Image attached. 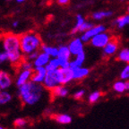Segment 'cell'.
<instances>
[{
	"instance_id": "cell-2",
	"label": "cell",
	"mask_w": 129,
	"mask_h": 129,
	"mask_svg": "<svg viewBox=\"0 0 129 129\" xmlns=\"http://www.w3.org/2000/svg\"><path fill=\"white\" fill-rule=\"evenodd\" d=\"M4 49L8 56V61L13 64H21L22 51L21 48L20 37L14 34H8L4 38Z\"/></svg>"
},
{
	"instance_id": "cell-19",
	"label": "cell",
	"mask_w": 129,
	"mask_h": 129,
	"mask_svg": "<svg viewBox=\"0 0 129 129\" xmlns=\"http://www.w3.org/2000/svg\"><path fill=\"white\" fill-rule=\"evenodd\" d=\"M11 100H12V95L8 91H6V90H2V91L0 93V106L6 105Z\"/></svg>"
},
{
	"instance_id": "cell-13",
	"label": "cell",
	"mask_w": 129,
	"mask_h": 129,
	"mask_svg": "<svg viewBox=\"0 0 129 129\" xmlns=\"http://www.w3.org/2000/svg\"><path fill=\"white\" fill-rule=\"evenodd\" d=\"M117 45H118V43H117V39L115 37H112L109 41V43L104 47V54L107 56L114 54L117 49Z\"/></svg>"
},
{
	"instance_id": "cell-41",
	"label": "cell",
	"mask_w": 129,
	"mask_h": 129,
	"mask_svg": "<svg viewBox=\"0 0 129 129\" xmlns=\"http://www.w3.org/2000/svg\"><path fill=\"white\" fill-rule=\"evenodd\" d=\"M7 1H10V0H7Z\"/></svg>"
},
{
	"instance_id": "cell-4",
	"label": "cell",
	"mask_w": 129,
	"mask_h": 129,
	"mask_svg": "<svg viewBox=\"0 0 129 129\" xmlns=\"http://www.w3.org/2000/svg\"><path fill=\"white\" fill-rule=\"evenodd\" d=\"M57 69L52 70V71H48V72H47L46 77H45L44 82H43V86H44L45 88L52 90L54 87L60 84V83H59Z\"/></svg>"
},
{
	"instance_id": "cell-7",
	"label": "cell",
	"mask_w": 129,
	"mask_h": 129,
	"mask_svg": "<svg viewBox=\"0 0 129 129\" xmlns=\"http://www.w3.org/2000/svg\"><path fill=\"white\" fill-rule=\"evenodd\" d=\"M47 70L46 67H36L33 68V72H32V75L30 81L34 82L37 83H43L44 79L47 75Z\"/></svg>"
},
{
	"instance_id": "cell-42",
	"label": "cell",
	"mask_w": 129,
	"mask_h": 129,
	"mask_svg": "<svg viewBox=\"0 0 129 129\" xmlns=\"http://www.w3.org/2000/svg\"><path fill=\"white\" fill-rule=\"evenodd\" d=\"M0 72H1V71H0Z\"/></svg>"
},
{
	"instance_id": "cell-29",
	"label": "cell",
	"mask_w": 129,
	"mask_h": 129,
	"mask_svg": "<svg viewBox=\"0 0 129 129\" xmlns=\"http://www.w3.org/2000/svg\"><path fill=\"white\" fill-rule=\"evenodd\" d=\"M27 124L26 119L24 118H16L14 122V125H15L16 127H22Z\"/></svg>"
},
{
	"instance_id": "cell-38",
	"label": "cell",
	"mask_w": 129,
	"mask_h": 129,
	"mask_svg": "<svg viewBox=\"0 0 129 129\" xmlns=\"http://www.w3.org/2000/svg\"><path fill=\"white\" fill-rule=\"evenodd\" d=\"M1 91H2V89H1V87H0V93H1Z\"/></svg>"
},
{
	"instance_id": "cell-26",
	"label": "cell",
	"mask_w": 129,
	"mask_h": 129,
	"mask_svg": "<svg viewBox=\"0 0 129 129\" xmlns=\"http://www.w3.org/2000/svg\"><path fill=\"white\" fill-rule=\"evenodd\" d=\"M101 93L100 91H93L92 93H91V95L89 96V101L91 103H94L96 102L98 100L100 99Z\"/></svg>"
},
{
	"instance_id": "cell-5",
	"label": "cell",
	"mask_w": 129,
	"mask_h": 129,
	"mask_svg": "<svg viewBox=\"0 0 129 129\" xmlns=\"http://www.w3.org/2000/svg\"><path fill=\"white\" fill-rule=\"evenodd\" d=\"M57 74H58L59 83L64 85L74 80V70L70 67L68 68H62L59 67L57 69Z\"/></svg>"
},
{
	"instance_id": "cell-34",
	"label": "cell",
	"mask_w": 129,
	"mask_h": 129,
	"mask_svg": "<svg viewBox=\"0 0 129 129\" xmlns=\"http://www.w3.org/2000/svg\"><path fill=\"white\" fill-rule=\"evenodd\" d=\"M57 3L61 6H66V5H68L69 4V1L70 0H56Z\"/></svg>"
},
{
	"instance_id": "cell-15",
	"label": "cell",
	"mask_w": 129,
	"mask_h": 129,
	"mask_svg": "<svg viewBox=\"0 0 129 129\" xmlns=\"http://www.w3.org/2000/svg\"><path fill=\"white\" fill-rule=\"evenodd\" d=\"M52 91V94L56 97H66L68 94V90L67 88L64 86L62 84H59L57 86L54 87V88L51 90Z\"/></svg>"
},
{
	"instance_id": "cell-3",
	"label": "cell",
	"mask_w": 129,
	"mask_h": 129,
	"mask_svg": "<svg viewBox=\"0 0 129 129\" xmlns=\"http://www.w3.org/2000/svg\"><path fill=\"white\" fill-rule=\"evenodd\" d=\"M21 48L23 54L29 55L30 53L38 51L41 46V40L37 34L33 32H29L20 37Z\"/></svg>"
},
{
	"instance_id": "cell-11",
	"label": "cell",
	"mask_w": 129,
	"mask_h": 129,
	"mask_svg": "<svg viewBox=\"0 0 129 129\" xmlns=\"http://www.w3.org/2000/svg\"><path fill=\"white\" fill-rule=\"evenodd\" d=\"M49 61H50V56L42 51L41 53H39L37 58L33 61V66H34V67H46Z\"/></svg>"
},
{
	"instance_id": "cell-6",
	"label": "cell",
	"mask_w": 129,
	"mask_h": 129,
	"mask_svg": "<svg viewBox=\"0 0 129 129\" xmlns=\"http://www.w3.org/2000/svg\"><path fill=\"white\" fill-rule=\"evenodd\" d=\"M110 39V36L108 33L101 32V33L97 34L96 36H94L91 39V44L94 47H97V48H104L109 43Z\"/></svg>"
},
{
	"instance_id": "cell-31",
	"label": "cell",
	"mask_w": 129,
	"mask_h": 129,
	"mask_svg": "<svg viewBox=\"0 0 129 129\" xmlns=\"http://www.w3.org/2000/svg\"><path fill=\"white\" fill-rule=\"evenodd\" d=\"M8 60V56L7 54H6V51H4V52H0V64H3L4 62H6V61Z\"/></svg>"
},
{
	"instance_id": "cell-27",
	"label": "cell",
	"mask_w": 129,
	"mask_h": 129,
	"mask_svg": "<svg viewBox=\"0 0 129 129\" xmlns=\"http://www.w3.org/2000/svg\"><path fill=\"white\" fill-rule=\"evenodd\" d=\"M21 68H22V70H33L34 66L32 63L24 61V62L21 63Z\"/></svg>"
},
{
	"instance_id": "cell-17",
	"label": "cell",
	"mask_w": 129,
	"mask_h": 129,
	"mask_svg": "<svg viewBox=\"0 0 129 129\" xmlns=\"http://www.w3.org/2000/svg\"><path fill=\"white\" fill-rule=\"evenodd\" d=\"M53 118L61 125H67L72 122V117L67 114H58L53 117Z\"/></svg>"
},
{
	"instance_id": "cell-22",
	"label": "cell",
	"mask_w": 129,
	"mask_h": 129,
	"mask_svg": "<svg viewBox=\"0 0 129 129\" xmlns=\"http://www.w3.org/2000/svg\"><path fill=\"white\" fill-rule=\"evenodd\" d=\"M113 14L111 11H107V12H96L92 14V18L94 20H101L105 17H109Z\"/></svg>"
},
{
	"instance_id": "cell-21",
	"label": "cell",
	"mask_w": 129,
	"mask_h": 129,
	"mask_svg": "<svg viewBox=\"0 0 129 129\" xmlns=\"http://www.w3.org/2000/svg\"><path fill=\"white\" fill-rule=\"evenodd\" d=\"M115 24H117L118 28H123L125 25L129 24V14L124 16H121L115 21Z\"/></svg>"
},
{
	"instance_id": "cell-36",
	"label": "cell",
	"mask_w": 129,
	"mask_h": 129,
	"mask_svg": "<svg viewBox=\"0 0 129 129\" xmlns=\"http://www.w3.org/2000/svg\"><path fill=\"white\" fill-rule=\"evenodd\" d=\"M18 23H19V22H17V21H15V22H13V27H14V28H16V27L18 26Z\"/></svg>"
},
{
	"instance_id": "cell-10",
	"label": "cell",
	"mask_w": 129,
	"mask_h": 129,
	"mask_svg": "<svg viewBox=\"0 0 129 129\" xmlns=\"http://www.w3.org/2000/svg\"><path fill=\"white\" fill-rule=\"evenodd\" d=\"M32 72H33V70H22L19 74L18 78L16 80V86L20 87L24 83H26L27 82H29L31 78Z\"/></svg>"
},
{
	"instance_id": "cell-23",
	"label": "cell",
	"mask_w": 129,
	"mask_h": 129,
	"mask_svg": "<svg viewBox=\"0 0 129 129\" xmlns=\"http://www.w3.org/2000/svg\"><path fill=\"white\" fill-rule=\"evenodd\" d=\"M83 22H84L83 17L81 15V14H78V15L76 16V24H75V26L74 27L72 31H71V34H75L77 31H79V29H80V27L82 26V24H83Z\"/></svg>"
},
{
	"instance_id": "cell-37",
	"label": "cell",
	"mask_w": 129,
	"mask_h": 129,
	"mask_svg": "<svg viewBox=\"0 0 129 129\" xmlns=\"http://www.w3.org/2000/svg\"><path fill=\"white\" fill-rule=\"evenodd\" d=\"M16 1H17L18 3H22V2H24L25 0H16Z\"/></svg>"
},
{
	"instance_id": "cell-1",
	"label": "cell",
	"mask_w": 129,
	"mask_h": 129,
	"mask_svg": "<svg viewBox=\"0 0 129 129\" xmlns=\"http://www.w3.org/2000/svg\"><path fill=\"white\" fill-rule=\"evenodd\" d=\"M18 88V94L22 102L32 106L40 101L44 86H42L40 83H34L30 80Z\"/></svg>"
},
{
	"instance_id": "cell-35",
	"label": "cell",
	"mask_w": 129,
	"mask_h": 129,
	"mask_svg": "<svg viewBox=\"0 0 129 129\" xmlns=\"http://www.w3.org/2000/svg\"><path fill=\"white\" fill-rule=\"evenodd\" d=\"M125 90H129V81L125 82Z\"/></svg>"
},
{
	"instance_id": "cell-32",
	"label": "cell",
	"mask_w": 129,
	"mask_h": 129,
	"mask_svg": "<svg viewBox=\"0 0 129 129\" xmlns=\"http://www.w3.org/2000/svg\"><path fill=\"white\" fill-rule=\"evenodd\" d=\"M83 95H84V91H83V90H80V91H76V92L75 93L74 98H75V100H81L83 97Z\"/></svg>"
},
{
	"instance_id": "cell-8",
	"label": "cell",
	"mask_w": 129,
	"mask_h": 129,
	"mask_svg": "<svg viewBox=\"0 0 129 129\" xmlns=\"http://www.w3.org/2000/svg\"><path fill=\"white\" fill-rule=\"evenodd\" d=\"M105 30H106V28H105L103 25L93 26L91 29L86 30V31L83 33V36L81 37V40H83V42H88L89 40H91L94 36H96V35L99 34V33H101V32H104Z\"/></svg>"
},
{
	"instance_id": "cell-28",
	"label": "cell",
	"mask_w": 129,
	"mask_h": 129,
	"mask_svg": "<svg viewBox=\"0 0 129 129\" xmlns=\"http://www.w3.org/2000/svg\"><path fill=\"white\" fill-rule=\"evenodd\" d=\"M120 77L122 80H127V79H129V64L121 72Z\"/></svg>"
},
{
	"instance_id": "cell-18",
	"label": "cell",
	"mask_w": 129,
	"mask_h": 129,
	"mask_svg": "<svg viewBox=\"0 0 129 129\" xmlns=\"http://www.w3.org/2000/svg\"><path fill=\"white\" fill-rule=\"evenodd\" d=\"M41 50L43 52L48 54L52 57H57V55H58V48H53V47H48V46H41Z\"/></svg>"
},
{
	"instance_id": "cell-16",
	"label": "cell",
	"mask_w": 129,
	"mask_h": 129,
	"mask_svg": "<svg viewBox=\"0 0 129 129\" xmlns=\"http://www.w3.org/2000/svg\"><path fill=\"white\" fill-rule=\"evenodd\" d=\"M88 68H82V67H78V68L74 70V80H81V79L84 78L89 75Z\"/></svg>"
},
{
	"instance_id": "cell-9",
	"label": "cell",
	"mask_w": 129,
	"mask_h": 129,
	"mask_svg": "<svg viewBox=\"0 0 129 129\" xmlns=\"http://www.w3.org/2000/svg\"><path fill=\"white\" fill-rule=\"evenodd\" d=\"M69 49L71 51V54L74 56L80 54L81 52L83 51V40L79 38H76L73 40L69 44Z\"/></svg>"
},
{
	"instance_id": "cell-39",
	"label": "cell",
	"mask_w": 129,
	"mask_h": 129,
	"mask_svg": "<svg viewBox=\"0 0 129 129\" xmlns=\"http://www.w3.org/2000/svg\"><path fill=\"white\" fill-rule=\"evenodd\" d=\"M0 129H5L4 127H2V126H0Z\"/></svg>"
},
{
	"instance_id": "cell-33",
	"label": "cell",
	"mask_w": 129,
	"mask_h": 129,
	"mask_svg": "<svg viewBox=\"0 0 129 129\" xmlns=\"http://www.w3.org/2000/svg\"><path fill=\"white\" fill-rule=\"evenodd\" d=\"M38 55H39L38 51H34V52H32V53H30V54L28 55V59H29V60H33V61H34L35 59L37 58Z\"/></svg>"
},
{
	"instance_id": "cell-25",
	"label": "cell",
	"mask_w": 129,
	"mask_h": 129,
	"mask_svg": "<svg viewBox=\"0 0 129 129\" xmlns=\"http://www.w3.org/2000/svg\"><path fill=\"white\" fill-rule=\"evenodd\" d=\"M113 88H114V90H115L117 92L122 93L125 91V84L124 82H117V83L114 84Z\"/></svg>"
},
{
	"instance_id": "cell-14",
	"label": "cell",
	"mask_w": 129,
	"mask_h": 129,
	"mask_svg": "<svg viewBox=\"0 0 129 129\" xmlns=\"http://www.w3.org/2000/svg\"><path fill=\"white\" fill-rule=\"evenodd\" d=\"M71 51L69 49V47L61 46L58 48V55H57V58L60 60H69L71 56Z\"/></svg>"
},
{
	"instance_id": "cell-20",
	"label": "cell",
	"mask_w": 129,
	"mask_h": 129,
	"mask_svg": "<svg viewBox=\"0 0 129 129\" xmlns=\"http://www.w3.org/2000/svg\"><path fill=\"white\" fill-rule=\"evenodd\" d=\"M59 67H60V62H59V59L57 57H54V59H50V61L46 66V68L48 71L56 70Z\"/></svg>"
},
{
	"instance_id": "cell-24",
	"label": "cell",
	"mask_w": 129,
	"mask_h": 129,
	"mask_svg": "<svg viewBox=\"0 0 129 129\" xmlns=\"http://www.w3.org/2000/svg\"><path fill=\"white\" fill-rule=\"evenodd\" d=\"M118 59L123 62H126L129 64V49L128 48H124L121 50L118 55Z\"/></svg>"
},
{
	"instance_id": "cell-30",
	"label": "cell",
	"mask_w": 129,
	"mask_h": 129,
	"mask_svg": "<svg viewBox=\"0 0 129 129\" xmlns=\"http://www.w3.org/2000/svg\"><path fill=\"white\" fill-rule=\"evenodd\" d=\"M92 27H93L92 23H91V22H84L83 24H82V26L80 27V29H79V31H86V30L91 29Z\"/></svg>"
},
{
	"instance_id": "cell-12",
	"label": "cell",
	"mask_w": 129,
	"mask_h": 129,
	"mask_svg": "<svg viewBox=\"0 0 129 129\" xmlns=\"http://www.w3.org/2000/svg\"><path fill=\"white\" fill-rule=\"evenodd\" d=\"M13 81L10 75L6 72H0V87L2 90H7L12 85Z\"/></svg>"
},
{
	"instance_id": "cell-40",
	"label": "cell",
	"mask_w": 129,
	"mask_h": 129,
	"mask_svg": "<svg viewBox=\"0 0 129 129\" xmlns=\"http://www.w3.org/2000/svg\"><path fill=\"white\" fill-rule=\"evenodd\" d=\"M127 11H128V13H129V6H128V8H127Z\"/></svg>"
}]
</instances>
